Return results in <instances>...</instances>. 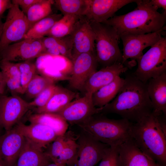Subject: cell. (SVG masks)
Instances as JSON below:
<instances>
[{"label": "cell", "instance_id": "cell-40", "mask_svg": "<svg viewBox=\"0 0 166 166\" xmlns=\"http://www.w3.org/2000/svg\"><path fill=\"white\" fill-rule=\"evenodd\" d=\"M11 1L10 0H0V17L6 10L9 9L12 6Z\"/></svg>", "mask_w": 166, "mask_h": 166}, {"label": "cell", "instance_id": "cell-20", "mask_svg": "<svg viewBox=\"0 0 166 166\" xmlns=\"http://www.w3.org/2000/svg\"><path fill=\"white\" fill-rule=\"evenodd\" d=\"M153 112L166 115V72L149 79L146 83Z\"/></svg>", "mask_w": 166, "mask_h": 166}, {"label": "cell", "instance_id": "cell-5", "mask_svg": "<svg viewBox=\"0 0 166 166\" xmlns=\"http://www.w3.org/2000/svg\"><path fill=\"white\" fill-rule=\"evenodd\" d=\"M94 33L96 56L103 67L122 63V54L119 46L120 37L116 30L104 23L89 21Z\"/></svg>", "mask_w": 166, "mask_h": 166}, {"label": "cell", "instance_id": "cell-39", "mask_svg": "<svg viewBox=\"0 0 166 166\" xmlns=\"http://www.w3.org/2000/svg\"><path fill=\"white\" fill-rule=\"evenodd\" d=\"M40 0H12V4L20 6L21 10L26 15L29 9Z\"/></svg>", "mask_w": 166, "mask_h": 166}, {"label": "cell", "instance_id": "cell-29", "mask_svg": "<svg viewBox=\"0 0 166 166\" xmlns=\"http://www.w3.org/2000/svg\"><path fill=\"white\" fill-rule=\"evenodd\" d=\"M73 132L69 131L63 135L58 136L50 144L47 150L44 152L50 161L54 162L60 155L68 141L72 138L76 137Z\"/></svg>", "mask_w": 166, "mask_h": 166}, {"label": "cell", "instance_id": "cell-7", "mask_svg": "<svg viewBox=\"0 0 166 166\" xmlns=\"http://www.w3.org/2000/svg\"><path fill=\"white\" fill-rule=\"evenodd\" d=\"M30 28L26 15L18 6L12 4L3 23L0 40V52L12 43L23 39Z\"/></svg>", "mask_w": 166, "mask_h": 166}, {"label": "cell", "instance_id": "cell-41", "mask_svg": "<svg viewBox=\"0 0 166 166\" xmlns=\"http://www.w3.org/2000/svg\"><path fill=\"white\" fill-rule=\"evenodd\" d=\"M150 2L152 6L157 9L161 8L166 11V0H151Z\"/></svg>", "mask_w": 166, "mask_h": 166}, {"label": "cell", "instance_id": "cell-26", "mask_svg": "<svg viewBox=\"0 0 166 166\" xmlns=\"http://www.w3.org/2000/svg\"><path fill=\"white\" fill-rule=\"evenodd\" d=\"M82 16L63 15L53 26L46 36L61 38L72 34Z\"/></svg>", "mask_w": 166, "mask_h": 166}, {"label": "cell", "instance_id": "cell-33", "mask_svg": "<svg viewBox=\"0 0 166 166\" xmlns=\"http://www.w3.org/2000/svg\"><path fill=\"white\" fill-rule=\"evenodd\" d=\"M59 86L52 84L44 89L32 101L29 102L30 107L41 108L44 106L58 89Z\"/></svg>", "mask_w": 166, "mask_h": 166}, {"label": "cell", "instance_id": "cell-13", "mask_svg": "<svg viewBox=\"0 0 166 166\" xmlns=\"http://www.w3.org/2000/svg\"><path fill=\"white\" fill-rule=\"evenodd\" d=\"M41 39H26L10 44L1 53L2 60L10 62L30 60L43 55Z\"/></svg>", "mask_w": 166, "mask_h": 166}, {"label": "cell", "instance_id": "cell-28", "mask_svg": "<svg viewBox=\"0 0 166 166\" xmlns=\"http://www.w3.org/2000/svg\"><path fill=\"white\" fill-rule=\"evenodd\" d=\"M54 1L40 0L32 6L26 14L30 28L35 23L51 14Z\"/></svg>", "mask_w": 166, "mask_h": 166}, {"label": "cell", "instance_id": "cell-36", "mask_svg": "<svg viewBox=\"0 0 166 166\" xmlns=\"http://www.w3.org/2000/svg\"><path fill=\"white\" fill-rule=\"evenodd\" d=\"M1 72L4 75L20 82V73L17 63L2 60L0 63Z\"/></svg>", "mask_w": 166, "mask_h": 166}, {"label": "cell", "instance_id": "cell-35", "mask_svg": "<svg viewBox=\"0 0 166 166\" xmlns=\"http://www.w3.org/2000/svg\"><path fill=\"white\" fill-rule=\"evenodd\" d=\"M118 147H110L98 166H122Z\"/></svg>", "mask_w": 166, "mask_h": 166}, {"label": "cell", "instance_id": "cell-47", "mask_svg": "<svg viewBox=\"0 0 166 166\" xmlns=\"http://www.w3.org/2000/svg\"><path fill=\"white\" fill-rule=\"evenodd\" d=\"M0 166H1L0 165Z\"/></svg>", "mask_w": 166, "mask_h": 166}, {"label": "cell", "instance_id": "cell-46", "mask_svg": "<svg viewBox=\"0 0 166 166\" xmlns=\"http://www.w3.org/2000/svg\"></svg>", "mask_w": 166, "mask_h": 166}, {"label": "cell", "instance_id": "cell-17", "mask_svg": "<svg viewBox=\"0 0 166 166\" xmlns=\"http://www.w3.org/2000/svg\"><path fill=\"white\" fill-rule=\"evenodd\" d=\"M128 67L122 63H117L103 67L92 74L83 88L86 93H93L102 87L110 83L116 78L126 72Z\"/></svg>", "mask_w": 166, "mask_h": 166}, {"label": "cell", "instance_id": "cell-32", "mask_svg": "<svg viewBox=\"0 0 166 166\" xmlns=\"http://www.w3.org/2000/svg\"><path fill=\"white\" fill-rule=\"evenodd\" d=\"M20 73V82L24 93L27 87L32 79L36 74L37 67L30 60L17 63Z\"/></svg>", "mask_w": 166, "mask_h": 166}, {"label": "cell", "instance_id": "cell-3", "mask_svg": "<svg viewBox=\"0 0 166 166\" xmlns=\"http://www.w3.org/2000/svg\"><path fill=\"white\" fill-rule=\"evenodd\" d=\"M153 112L133 123L131 137L140 150L160 166H166V133L159 123L158 114Z\"/></svg>", "mask_w": 166, "mask_h": 166}, {"label": "cell", "instance_id": "cell-19", "mask_svg": "<svg viewBox=\"0 0 166 166\" xmlns=\"http://www.w3.org/2000/svg\"><path fill=\"white\" fill-rule=\"evenodd\" d=\"M16 126L26 139L42 148L48 146L58 136L51 128L41 124L26 125L20 122Z\"/></svg>", "mask_w": 166, "mask_h": 166}, {"label": "cell", "instance_id": "cell-6", "mask_svg": "<svg viewBox=\"0 0 166 166\" xmlns=\"http://www.w3.org/2000/svg\"><path fill=\"white\" fill-rule=\"evenodd\" d=\"M136 61L137 67L134 74L144 83L166 72V37H162Z\"/></svg>", "mask_w": 166, "mask_h": 166}, {"label": "cell", "instance_id": "cell-11", "mask_svg": "<svg viewBox=\"0 0 166 166\" xmlns=\"http://www.w3.org/2000/svg\"><path fill=\"white\" fill-rule=\"evenodd\" d=\"M165 27L160 30L145 34L126 35L120 37L123 45L122 63L129 59L137 60L143 54V50L151 46L162 37Z\"/></svg>", "mask_w": 166, "mask_h": 166}, {"label": "cell", "instance_id": "cell-43", "mask_svg": "<svg viewBox=\"0 0 166 166\" xmlns=\"http://www.w3.org/2000/svg\"><path fill=\"white\" fill-rule=\"evenodd\" d=\"M44 166H66L64 165H59L55 164L53 162H50Z\"/></svg>", "mask_w": 166, "mask_h": 166}, {"label": "cell", "instance_id": "cell-38", "mask_svg": "<svg viewBox=\"0 0 166 166\" xmlns=\"http://www.w3.org/2000/svg\"><path fill=\"white\" fill-rule=\"evenodd\" d=\"M3 75L6 86L9 90L14 93H24L21 84L19 82L13 78Z\"/></svg>", "mask_w": 166, "mask_h": 166}, {"label": "cell", "instance_id": "cell-1", "mask_svg": "<svg viewBox=\"0 0 166 166\" xmlns=\"http://www.w3.org/2000/svg\"><path fill=\"white\" fill-rule=\"evenodd\" d=\"M146 83L135 76L129 75L113 100L99 108V113H113L135 123L153 112Z\"/></svg>", "mask_w": 166, "mask_h": 166}, {"label": "cell", "instance_id": "cell-9", "mask_svg": "<svg viewBox=\"0 0 166 166\" xmlns=\"http://www.w3.org/2000/svg\"><path fill=\"white\" fill-rule=\"evenodd\" d=\"M92 94L85 93L82 97L71 101L57 113L71 125L81 124L95 114L99 113V108L94 106Z\"/></svg>", "mask_w": 166, "mask_h": 166}, {"label": "cell", "instance_id": "cell-4", "mask_svg": "<svg viewBox=\"0 0 166 166\" xmlns=\"http://www.w3.org/2000/svg\"><path fill=\"white\" fill-rule=\"evenodd\" d=\"M133 123L125 119H111L97 113L78 126L96 140L110 147H118L132 138Z\"/></svg>", "mask_w": 166, "mask_h": 166}, {"label": "cell", "instance_id": "cell-16", "mask_svg": "<svg viewBox=\"0 0 166 166\" xmlns=\"http://www.w3.org/2000/svg\"><path fill=\"white\" fill-rule=\"evenodd\" d=\"M137 0H91L85 16L89 21L103 23L114 16L119 10Z\"/></svg>", "mask_w": 166, "mask_h": 166}, {"label": "cell", "instance_id": "cell-30", "mask_svg": "<svg viewBox=\"0 0 166 166\" xmlns=\"http://www.w3.org/2000/svg\"><path fill=\"white\" fill-rule=\"evenodd\" d=\"M76 137L69 140L63 148L59 156L53 162L66 166H72L76 155L78 144Z\"/></svg>", "mask_w": 166, "mask_h": 166}, {"label": "cell", "instance_id": "cell-21", "mask_svg": "<svg viewBox=\"0 0 166 166\" xmlns=\"http://www.w3.org/2000/svg\"><path fill=\"white\" fill-rule=\"evenodd\" d=\"M50 162L42 148L26 138L14 166H44Z\"/></svg>", "mask_w": 166, "mask_h": 166}, {"label": "cell", "instance_id": "cell-31", "mask_svg": "<svg viewBox=\"0 0 166 166\" xmlns=\"http://www.w3.org/2000/svg\"><path fill=\"white\" fill-rule=\"evenodd\" d=\"M54 83L51 80L36 74L28 84L25 93L28 98H35L47 86Z\"/></svg>", "mask_w": 166, "mask_h": 166}, {"label": "cell", "instance_id": "cell-8", "mask_svg": "<svg viewBox=\"0 0 166 166\" xmlns=\"http://www.w3.org/2000/svg\"><path fill=\"white\" fill-rule=\"evenodd\" d=\"M78 148L72 166H94L110 147L81 131L76 140Z\"/></svg>", "mask_w": 166, "mask_h": 166}, {"label": "cell", "instance_id": "cell-22", "mask_svg": "<svg viewBox=\"0 0 166 166\" xmlns=\"http://www.w3.org/2000/svg\"><path fill=\"white\" fill-rule=\"evenodd\" d=\"M77 93L67 89L59 87L47 103L43 107L37 108V113H57L72 100L77 98Z\"/></svg>", "mask_w": 166, "mask_h": 166}, {"label": "cell", "instance_id": "cell-2", "mask_svg": "<svg viewBox=\"0 0 166 166\" xmlns=\"http://www.w3.org/2000/svg\"><path fill=\"white\" fill-rule=\"evenodd\" d=\"M136 3L137 7L133 10L123 15H114L103 23L113 27L120 37L155 32L165 27L166 11L160 13L150 0H137Z\"/></svg>", "mask_w": 166, "mask_h": 166}, {"label": "cell", "instance_id": "cell-34", "mask_svg": "<svg viewBox=\"0 0 166 166\" xmlns=\"http://www.w3.org/2000/svg\"><path fill=\"white\" fill-rule=\"evenodd\" d=\"M55 38L57 49L60 55L71 61L72 59V52L73 48L72 34L62 37Z\"/></svg>", "mask_w": 166, "mask_h": 166}, {"label": "cell", "instance_id": "cell-18", "mask_svg": "<svg viewBox=\"0 0 166 166\" xmlns=\"http://www.w3.org/2000/svg\"><path fill=\"white\" fill-rule=\"evenodd\" d=\"M118 148L122 166H160L143 153L132 138Z\"/></svg>", "mask_w": 166, "mask_h": 166}, {"label": "cell", "instance_id": "cell-10", "mask_svg": "<svg viewBox=\"0 0 166 166\" xmlns=\"http://www.w3.org/2000/svg\"><path fill=\"white\" fill-rule=\"evenodd\" d=\"M72 69L69 80L73 89L83 90L86 81L97 71L98 62L95 52L82 53L73 58Z\"/></svg>", "mask_w": 166, "mask_h": 166}, {"label": "cell", "instance_id": "cell-44", "mask_svg": "<svg viewBox=\"0 0 166 166\" xmlns=\"http://www.w3.org/2000/svg\"><path fill=\"white\" fill-rule=\"evenodd\" d=\"M3 26V23L0 19V40L2 35Z\"/></svg>", "mask_w": 166, "mask_h": 166}, {"label": "cell", "instance_id": "cell-27", "mask_svg": "<svg viewBox=\"0 0 166 166\" xmlns=\"http://www.w3.org/2000/svg\"><path fill=\"white\" fill-rule=\"evenodd\" d=\"M91 0H55L54 4L63 15L85 16Z\"/></svg>", "mask_w": 166, "mask_h": 166}, {"label": "cell", "instance_id": "cell-24", "mask_svg": "<svg viewBox=\"0 0 166 166\" xmlns=\"http://www.w3.org/2000/svg\"><path fill=\"white\" fill-rule=\"evenodd\" d=\"M31 123H39L52 129L58 136L64 135L67 132L68 123L60 115L51 113H37L29 118Z\"/></svg>", "mask_w": 166, "mask_h": 166}, {"label": "cell", "instance_id": "cell-23", "mask_svg": "<svg viewBox=\"0 0 166 166\" xmlns=\"http://www.w3.org/2000/svg\"><path fill=\"white\" fill-rule=\"evenodd\" d=\"M124 82V79L117 76L112 82L93 93L92 98L95 107L101 108L109 103L117 96Z\"/></svg>", "mask_w": 166, "mask_h": 166}, {"label": "cell", "instance_id": "cell-15", "mask_svg": "<svg viewBox=\"0 0 166 166\" xmlns=\"http://www.w3.org/2000/svg\"><path fill=\"white\" fill-rule=\"evenodd\" d=\"M71 34L73 43L72 59L81 53L95 52V34L89 21L85 16L81 17Z\"/></svg>", "mask_w": 166, "mask_h": 166}, {"label": "cell", "instance_id": "cell-12", "mask_svg": "<svg viewBox=\"0 0 166 166\" xmlns=\"http://www.w3.org/2000/svg\"><path fill=\"white\" fill-rule=\"evenodd\" d=\"M26 141L16 126L0 137V165L14 166Z\"/></svg>", "mask_w": 166, "mask_h": 166}, {"label": "cell", "instance_id": "cell-45", "mask_svg": "<svg viewBox=\"0 0 166 166\" xmlns=\"http://www.w3.org/2000/svg\"><path fill=\"white\" fill-rule=\"evenodd\" d=\"M4 79L3 75L2 72L0 71V80H3Z\"/></svg>", "mask_w": 166, "mask_h": 166}, {"label": "cell", "instance_id": "cell-25", "mask_svg": "<svg viewBox=\"0 0 166 166\" xmlns=\"http://www.w3.org/2000/svg\"><path fill=\"white\" fill-rule=\"evenodd\" d=\"M63 16L61 14H51L38 21L29 29L23 39H41L46 36L54 24Z\"/></svg>", "mask_w": 166, "mask_h": 166}, {"label": "cell", "instance_id": "cell-14", "mask_svg": "<svg viewBox=\"0 0 166 166\" xmlns=\"http://www.w3.org/2000/svg\"><path fill=\"white\" fill-rule=\"evenodd\" d=\"M30 108L27 102L19 96L1 97L0 125L6 131L18 122Z\"/></svg>", "mask_w": 166, "mask_h": 166}, {"label": "cell", "instance_id": "cell-37", "mask_svg": "<svg viewBox=\"0 0 166 166\" xmlns=\"http://www.w3.org/2000/svg\"><path fill=\"white\" fill-rule=\"evenodd\" d=\"M44 48L43 55L56 56L60 55L55 37H44L41 39Z\"/></svg>", "mask_w": 166, "mask_h": 166}, {"label": "cell", "instance_id": "cell-42", "mask_svg": "<svg viewBox=\"0 0 166 166\" xmlns=\"http://www.w3.org/2000/svg\"><path fill=\"white\" fill-rule=\"evenodd\" d=\"M6 86L4 79L0 80V95L4 93Z\"/></svg>", "mask_w": 166, "mask_h": 166}]
</instances>
